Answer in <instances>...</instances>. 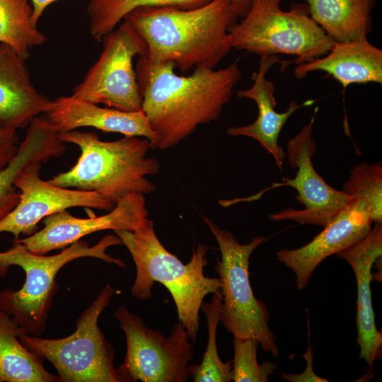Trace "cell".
Listing matches in <instances>:
<instances>
[{
  "instance_id": "26",
  "label": "cell",
  "mask_w": 382,
  "mask_h": 382,
  "mask_svg": "<svg viewBox=\"0 0 382 382\" xmlns=\"http://www.w3.org/2000/svg\"><path fill=\"white\" fill-rule=\"evenodd\" d=\"M342 191L352 199L366 200L373 223H382L381 161L371 164L363 162L354 166Z\"/></svg>"
},
{
  "instance_id": "23",
  "label": "cell",
  "mask_w": 382,
  "mask_h": 382,
  "mask_svg": "<svg viewBox=\"0 0 382 382\" xmlns=\"http://www.w3.org/2000/svg\"><path fill=\"white\" fill-rule=\"evenodd\" d=\"M28 0H0V43L11 47L26 60L30 50L47 40V37L31 23Z\"/></svg>"
},
{
  "instance_id": "30",
  "label": "cell",
  "mask_w": 382,
  "mask_h": 382,
  "mask_svg": "<svg viewBox=\"0 0 382 382\" xmlns=\"http://www.w3.org/2000/svg\"><path fill=\"white\" fill-rule=\"evenodd\" d=\"M33 3V12L31 14L32 25L37 28V23L45 8L57 0H30Z\"/></svg>"
},
{
  "instance_id": "19",
  "label": "cell",
  "mask_w": 382,
  "mask_h": 382,
  "mask_svg": "<svg viewBox=\"0 0 382 382\" xmlns=\"http://www.w3.org/2000/svg\"><path fill=\"white\" fill-rule=\"evenodd\" d=\"M322 71L339 81L343 89L354 83H382V50L368 38L335 42L329 52L318 58L299 64L294 75L301 79Z\"/></svg>"
},
{
  "instance_id": "6",
  "label": "cell",
  "mask_w": 382,
  "mask_h": 382,
  "mask_svg": "<svg viewBox=\"0 0 382 382\" xmlns=\"http://www.w3.org/2000/svg\"><path fill=\"white\" fill-rule=\"evenodd\" d=\"M282 1L253 0L230 30L232 48L260 57L295 55L296 64L326 54L335 41L311 17L306 4H293L285 11Z\"/></svg>"
},
{
  "instance_id": "11",
  "label": "cell",
  "mask_w": 382,
  "mask_h": 382,
  "mask_svg": "<svg viewBox=\"0 0 382 382\" xmlns=\"http://www.w3.org/2000/svg\"><path fill=\"white\" fill-rule=\"evenodd\" d=\"M318 108L316 107L308 123L291 138L286 145L289 166L296 168L294 178L274 183L266 190L281 186H289L297 192L296 199L303 209L288 207L269 218L272 221L291 220L301 224L324 226L353 199L330 185L316 170L312 156L316 151L313 139V125Z\"/></svg>"
},
{
  "instance_id": "1",
  "label": "cell",
  "mask_w": 382,
  "mask_h": 382,
  "mask_svg": "<svg viewBox=\"0 0 382 382\" xmlns=\"http://www.w3.org/2000/svg\"><path fill=\"white\" fill-rule=\"evenodd\" d=\"M172 62H154L146 54L135 66L142 110L157 136L153 149L173 147L201 125L219 119L241 72L236 62L223 69L196 67L189 76L174 71Z\"/></svg>"
},
{
  "instance_id": "9",
  "label": "cell",
  "mask_w": 382,
  "mask_h": 382,
  "mask_svg": "<svg viewBox=\"0 0 382 382\" xmlns=\"http://www.w3.org/2000/svg\"><path fill=\"white\" fill-rule=\"evenodd\" d=\"M115 317L126 340L125 359L117 369L121 382H185L192 376V344L180 320L166 337L125 306L117 308Z\"/></svg>"
},
{
  "instance_id": "14",
  "label": "cell",
  "mask_w": 382,
  "mask_h": 382,
  "mask_svg": "<svg viewBox=\"0 0 382 382\" xmlns=\"http://www.w3.org/2000/svg\"><path fill=\"white\" fill-rule=\"evenodd\" d=\"M372 224L367 202L353 199L309 243L294 249H280L276 252V258L293 272L297 289L304 290L314 270L325 259L361 240Z\"/></svg>"
},
{
  "instance_id": "7",
  "label": "cell",
  "mask_w": 382,
  "mask_h": 382,
  "mask_svg": "<svg viewBox=\"0 0 382 382\" xmlns=\"http://www.w3.org/2000/svg\"><path fill=\"white\" fill-rule=\"evenodd\" d=\"M204 220L221 253V260H217L215 267L221 282L220 321L234 337L257 340L265 352L278 357L277 337L268 323L269 310L255 298L249 276L250 255L268 238L257 236L248 243L241 244L231 232L221 228L208 218Z\"/></svg>"
},
{
  "instance_id": "12",
  "label": "cell",
  "mask_w": 382,
  "mask_h": 382,
  "mask_svg": "<svg viewBox=\"0 0 382 382\" xmlns=\"http://www.w3.org/2000/svg\"><path fill=\"white\" fill-rule=\"evenodd\" d=\"M42 163L27 166L15 185L20 192L16 206L1 220L0 233H9L14 240L35 233L38 223L47 216L71 207L110 211L115 204L99 193L52 185L40 178Z\"/></svg>"
},
{
  "instance_id": "24",
  "label": "cell",
  "mask_w": 382,
  "mask_h": 382,
  "mask_svg": "<svg viewBox=\"0 0 382 382\" xmlns=\"http://www.w3.org/2000/svg\"><path fill=\"white\" fill-rule=\"evenodd\" d=\"M212 0H91L87 7L90 32L93 37L101 40L132 11L142 7L172 6L194 8Z\"/></svg>"
},
{
  "instance_id": "18",
  "label": "cell",
  "mask_w": 382,
  "mask_h": 382,
  "mask_svg": "<svg viewBox=\"0 0 382 382\" xmlns=\"http://www.w3.org/2000/svg\"><path fill=\"white\" fill-rule=\"evenodd\" d=\"M25 60L0 44V127L17 130L50 108L52 101L33 86Z\"/></svg>"
},
{
  "instance_id": "13",
  "label": "cell",
  "mask_w": 382,
  "mask_h": 382,
  "mask_svg": "<svg viewBox=\"0 0 382 382\" xmlns=\"http://www.w3.org/2000/svg\"><path fill=\"white\" fill-rule=\"evenodd\" d=\"M144 195L131 192L120 199L109 213L79 218L66 210L51 214L43 220V228L25 238L14 240L30 252L46 255L64 248L93 233L105 230L134 231L149 219Z\"/></svg>"
},
{
  "instance_id": "5",
  "label": "cell",
  "mask_w": 382,
  "mask_h": 382,
  "mask_svg": "<svg viewBox=\"0 0 382 382\" xmlns=\"http://www.w3.org/2000/svg\"><path fill=\"white\" fill-rule=\"evenodd\" d=\"M115 234L108 235L90 246L81 239L53 255L35 254L25 246L13 241L7 250L0 252V276L11 266H18L25 272L21 289L0 291V308L8 313L27 334L40 336L46 328V322L57 290L56 277L67 263L81 257H94L109 264L125 267V262L107 253L108 248L121 245Z\"/></svg>"
},
{
  "instance_id": "25",
  "label": "cell",
  "mask_w": 382,
  "mask_h": 382,
  "mask_svg": "<svg viewBox=\"0 0 382 382\" xmlns=\"http://www.w3.org/2000/svg\"><path fill=\"white\" fill-rule=\"evenodd\" d=\"M222 295L214 294L211 302L203 301L201 309L204 313L208 332L205 352L200 364L195 366L192 378L195 382H229L233 381L232 363L223 361L218 354L216 331L220 322Z\"/></svg>"
},
{
  "instance_id": "22",
  "label": "cell",
  "mask_w": 382,
  "mask_h": 382,
  "mask_svg": "<svg viewBox=\"0 0 382 382\" xmlns=\"http://www.w3.org/2000/svg\"><path fill=\"white\" fill-rule=\"evenodd\" d=\"M25 330L0 308V382H57L42 359L21 342Z\"/></svg>"
},
{
  "instance_id": "27",
  "label": "cell",
  "mask_w": 382,
  "mask_h": 382,
  "mask_svg": "<svg viewBox=\"0 0 382 382\" xmlns=\"http://www.w3.org/2000/svg\"><path fill=\"white\" fill-rule=\"evenodd\" d=\"M259 343L253 339L233 338L234 350L232 363L233 381L267 382L277 367L270 361L259 364L257 351Z\"/></svg>"
},
{
  "instance_id": "20",
  "label": "cell",
  "mask_w": 382,
  "mask_h": 382,
  "mask_svg": "<svg viewBox=\"0 0 382 382\" xmlns=\"http://www.w3.org/2000/svg\"><path fill=\"white\" fill-rule=\"evenodd\" d=\"M59 131L44 114L35 117L29 124L26 136L18 147L8 164L0 170V220L18 204L20 192L15 181L30 163H45L52 158L60 157L65 151Z\"/></svg>"
},
{
  "instance_id": "2",
  "label": "cell",
  "mask_w": 382,
  "mask_h": 382,
  "mask_svg": "<svg viewBox=\"0 0 382 382\" xmlns=\"http://www.w3.org/2000/svg\"><path fill=\"white\" fill-rule=\"evenodd\" d=\"M236 18L231 0L194 8L142 7L125 18L145 41L150 61L172 62L182 72L215 68L233 49L230 30Z\"/></svg>"
},
{
  "instance_id": "16",
  "label": "cell",
  "mask_w": 382,
  "mask_h": 382,
  "mask_svg": "<svg viewBox=\"0 0 382 382\" xmlns=\"http://www.w3.org/2000/svg\"><path fill=\"white\" fill-rule=\"evenodd\" d=\"M278 62H282L277 55L260 57L258 69L251 76L253 85L248 89L237 91L238 97L255 102L258 109L257 119L246 126L230 127L226 133L233 137L245 136L255 139L267 154L272 156L277 167L282 169L286 154L278 144L280 132L295 111L311 105L316 100H308L301 104L293 100L285 112H278L274 110L277 105L274 97L276 87L266 75L270 67Z\"/></svg>"
},
{
  "instance_id": "10",
  "label": "cell",
  "mask_w": 382,
  "mask_h": 382,
  "mask_svg": "<svg viewBox=\"0 0 382 382\" xmlns=\"http://www.w3.org/2000/svg\"><path fill=\"white\" fill-rule=\"evenodd\" d=\"M103 51L72 96L127 112L142 109L133 59L147 53L142 37L127 21L103 37Z\"/></svg>"
},
{
  "instance_id": "3",
  "label": "cell",
  "mask_w": 382,
  "mask_h": 382,
  "mask_svg": "<svg viewBox=\"0 0 382 382\" xmlns=\"http://www.w3.org/2000/svg\"><path fill=\"white\" fill-rule=\"evenodd\" d=\"M114 232L127 248L135 265L132 295L141 301L148 300L152 296L155 282L164 285L173 297L179 320L184 325L190 340L195 342L204 299L209 294L219 292L221 287L219 277L204 274L209 248L198 243L190 261L184 264L162 245L150 219L134 231L121 229Z\"/></svg>"
},
{
  "instance_id": "8",
  "label": "cell",
  "mask_w": 382,
  "mask_h": 382,
  "mask_svg": "<svg viewBox=\"0 0 382 382\" xmlns=\"http://www.w3.org/2000/svg\"><path fill=\"white\" fill-rule=\"evenodd\" d=\"M114 293L106 284L78 318L71 335L45 339L23 332L21 342L37 357L49 361L61 382H121L114 366L115 351L98 326Z\"/></svg>"
},
{
  "instance_id": "17",
  "label": "cell",
  "mask_w": 382,
  "mask_h": 382,
  "mask_svg": "<svg viewBox=\"0 0 382 382\" xmlns=\"http://www.w3.org/2000/svg\"><path fill=\"white\" fill-rule=\"evenodd\" d=\"M45 115L57 126L59 133L90 127L106 132L146 138L150 141L151 149L157 141V136L142 110L127 112L102 108L71 96L52 100Z\"/></svg>"
},
{
  "instance_id": "15",
  "label": "cell",
  "mask_w": 382,
  "mask_h": 382,
  "mask_svg": "<svg viewBox=\"0 0 382 382\" xmlns=\"http://www.w3.org/2000/svg\"><path fill=\"white\" fill-rule=\"evenodd\" d=\"M374 224V227L361 240L336 254L349 265L355 275L357 343L360 359L364 360L370 369L382 356V334L376 325L371 291V270L382 256V223Z\"/></svg>"
},
{
  "instance_id": "21",
  "label": "cell",
  "mask_w": 382,
  "mask_h": 382,
  "mask_svg": "<svg viewBox=\"0 0 382 382\" xmlns=\"http://www.w3.org/2000/svg\"><path fill=\"white\" fill-rule=\"evenodd\" d=\"M311 17L335 42L367 38L376 0H306Z\"/></svg>"
},
{
  "instance_id": "31",
  "label": "cell",
  "mask_w": 382,
  "mask_h": 382,
  "mask_svg": "<svg viewBox=\"0 0 382 382\" xmlns=\"http://www.w3.org/2000/svg\"><path fill=\"white\" fill-rule=\"evenodd\" d=\"M253 0H231V10L233 13L238 17H243L253 3Z\"/></svg>"
},
{
  "instance_id": "4",
  "label": "cell",
  "mask_w": 382,
  "mask_h": 382,
  "mask_svg": "<svg viewBox=\"0 0 382 382\" xmlns=\"http://www.w3.org/2000/svg\"><path fill=\"white\" fill-rule=\"evenodd\" d=\"M58 136L64 143L78 146L81 153L73 167L48 180L52 185L96 192L115 204L129 193L155 190L146 176L158 173L160 163L147 156L151 149L147 139L125 136L105 141L96 133L76 129Z\"/></svg>"
},
{
  "instance_id": "29",
  "label": "cell",
  "mask_w": 382,
  "mask_h": 382,
  "mask_svg": "<svg viewBox=\"0 0 382 382\" xmlns=\"http://www.w3.org/2000/svg\"><path fill=\"white\" fill-rule=\"evenodd\" d=\"M306 361L304 371L301 374L282 373L280 374L282 379L287 382H328V381L322 378L313 371V352L311 346L308 344L306 352L302 354Z\"/></svg>"
},
{
  "instance_id": "28",
  "label": "cell",
  "mask_w": 382,
  "mask_h": 382,
  "mask_svg": "<svg viewBox=\"0 0 382 382\" xmlns=\"http://www.w3.org/2000/svg\"><path fill=\"white\" fill-rule=\"evenodd\" d=\"M17 130L0 127V170L6 167L18 150Z\"/></svg>"
}]
</instances>
